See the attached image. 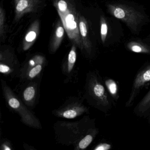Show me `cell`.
Returning a JSON list of instances; mask_svg holds the SVG:
<instances>
[{
  "mask_svg": "<svg viewBox=\"0 0 150 150\" xmlns=\"http://www.w3.org/2000/svg\"><path fill=\"white\" fill-rule=\"evenodd\" d=\"M37 95V87L35 84L27 87L23 92V99L26 104L31 105L34 104Z\"/></svg>",
  "mask_w": 150,
  "mask_h": 150,
  "instance_id": "cell-11",
  "label": "cell"
},
{
  "mask_svg": "<svg viewBox=\"0 0 150 150\" xmlns=\"http://www.w3.org/2000/svg\"><path fill=\"white\" fill-rule=\"evenodd\" d=\"M150 109V90L135 108V113L138 115H143Z\"/></svg>",
  "mask_w": 150,
  "mask_h": 150,
  "instance_id": "cell-12",
  "label": "cell"
},
{
  "mask_svg": "<svg viewBox=\"0 0 150 150\" xmlns=\"http://www.w3.org/2000/svg\"><path fill=\"white\" fill-rule=\"evenodd\" d=\"M43 64H38L26 72V76L29 80L33 79L38 76L42 70Z\"/></svg>",
  "mask_w": 150,
  "mask_h": 150,
  "instance_id": "cell-16",
  "label": "cell"
},
{
  "mask_svg": "<svg viewBox=\"0 0 150 150\" xmlns=\"http://www.w3.org/2000/svg\"><path fill=\"white\" fill-rule=\"evenodd\" d=\"M41 1L42 0H14L15 21L18 22L26 14L36 12Z\"/></svg>",
  "mask_w": 150,
  "mask_h": 150,
  "instance_id": "cell-6",
  "label": "cell"
},
{
  "mask_svg": "<svg viewBox=\"0 0 150 150\" xmlns=\"http://www.w3.org/2000/svg\"><path fill=\"white\" fill-rule=\"evenodd\" d=\"M65 31L64 25L61 21H59L56 25L55 32L50 44V50L51 52H56L61 45L64 39Z\"/></svg>",
  "mask_w": 150,
  "mask_h": 150,
  "instance_id": "cell-10",
  "label": "cell"
},
{
  "mask_svg": "<svg viewBox=\"0 0 150 150\" xmlns=\"http://www.w3.org/2000/svg\"><path fill=\"white\" fill-rule=\"evenodd\" d=\"M107 8L111 15L125 23L133 32L137 31L144 18L140 12L125 5L110 4L107 5Z\"/></svg>",
  "mask_w": 150,
  "mask_h": 150,
  "instance_id": "cell-3",
  "label": "cell"
},
{
  "mask_svg": "<svg viewBox=\"0 0 150 150\" xmlns=\"http://www.w3.org/2000/svg\"><path fill=\"white\" fill-rule=\"evenodd\" d=\"M108 32V26L104 16L100 17V36L103 43L104 44L107 38Z\"/></svg>",
  "mask_w": 150,
  "mask_h": 150,
  "instance_id": "cell-19",
  "label": "cell"
},
{
  "mask_svg": "<svg viewBox=\"0 0 150 150\" xmlns=\"http://www.w3.org/2000/svg\"><path fill=\"white\" fill-rule=\"evenodd\" d=\"M94 135L93 134H89L84 137L78 144L79 149H85L90 144L94 139Z\"/></svg>",
  "mask_w": 150,
  "mask_h": 150,
  "instance_id": "cell-20",
  "label": "cell"
},
{
  "mask_svg": "<svg viewBox=\"0 0 150 150\" xmlns=\"http://www.w3.org/2000/svg\"><path fill=\"white\" fill-rule=\"evenodd\" d=\"M112 146L108 143H101L95 147L94 150H108L111 149Z\"/></svg>",
  "mask_w": 150,
  "mask_h": 150,
  "instance_id": "cell-21",
  "label": "cell"
},
{
  "mask_svg": "<svg viewBox=\"0 0 150 150\" xmlns=\"http://www.w3.org/2000/svg\"><path fill=\"white\" fill-rule=\"evenodd\" d=\"M6 33V13L5 9L0 7V36L1 38H4Z\"/></svg>",
  "mask_w": 150,
  "mask_h": 150,
  "instance_id": "cell-18",
  "label": "cell"
},
{
  "mask_svg": "<svg viewBox=\"0 0 150 150\" xmlns=\"http://www.w3.org/2000/svg\"><path fill=\"white\" fill-rule=\"evenodd\" d=\"M79 28L83 49L88 54L92 52V44L88 36V24L86 18L79 15Z\"/></svg>",
  "mask_w": 150,
  "mask_h": 150,
  "instance_id": "cell-8",
  "label": "cell"
},
{
  "mask_svg": "<svg viewBox=\"0 0 150 150\" xmlns=\"http://www.w3.org/2000/svg\"><path fill=\"white\" fill-rule=\"evenodd\" d=\"M52 1L69 39L80 49L84 50L79 28V14L73 0Z\"/></svg>",
  "mask_w": 150,
  "mask_h": 150,
  "instance_id": "cell-1",
  "label": "cell"
},
{
  "mask_svg": "<svg viewBox=\"0 0 150 150\" xmlns=\"http://www.w3.org/2000/svg\"><path fill=\"white\" fill-rule=\"evenodd\" d=\"M150 82V64H149L141 69L136 75L129 98L126 103V107H130L132 105L140 89Z\"/></svg>",
  "mask_w": 150,
  "mask_h": 150,
  "instance_id": "cell-4",
  "label": "cell"
},
{
  "mask_svg": "<svg viewBox=\"0 0 150 150\" xmlns=\"http://www.w3.org/2000/svg\"><path fill=\"white\" fill-rule=\"evenodd\" d=\"M39 30L40 22L38 20H36L30 25L24 37L23 42V50H28L33 46L38 37Z\"/></svg>",
  "mask_w": 150,
  "mask_h": 150,
  "instance_id": "cell-7",
  "label": "cell"
},
{
  "mask_svg": "<svg viewBox=\"0 0 150 150\" xmlns=\"http://www.w3.org/2000/svg\"><path fill=\"white\" fill-rule=\"evenodd\" d=\"M105 84L110 94L114 99L117 100L119 97L117 83L114 80L109 79L105 81Z\"/></svg>",
  "mask_w": 150,
  "mask_h": 150,
  "instance_id": "cell-15",
  "label": "cell"
},
{
  "mask_svg": "<svg viewBox=\"0 0 150 150\" xmlns=\"http://www.w3.org/2000/svg\"><path fill=\"white\" fill-rule=\"evenodd\" d=\"M89 93L97 103L102 107H110V102L108 97L105 88L97 77L93 75L88 84Z\"/></svg>",
  "mask_w": 150,
  "mask_h": 150,
  "instance_id": "cell-5",
  "label": "cell"
},
{
  "mask_svg": "<svg viewBox=\"0 0 150 150\" xmlns=\"http://www.w3.org/2000/svg\"><path fill=\"white\" fill-rule=\"evenodd\" d=\"M45 58L41 55H36L29 60L26 66V72L38 64H43Z\"/></svg>",
  "mask_w": 150,
  "mask_h": 150,
  "instance_id": "cell-17",
  "label": "cell"
},
{
  "mask_svg": "<svg viewBox=\"0 0 150 150\" xmlns=\"http://www.w3.org/2000/svg\"><path fill=\"white\" fill-rule=\"evenodd\" d=\"M76 59H77L76 45L73 44L68 54V57H67V62L65 67L67 72L70 73L72 71L76 63Z\"/></svg>",
  "mask_w": 150,
  "mask_h": 150,
  "instance_id": "cell-14",
  "label": "cell"
},
{
  "mask_svg": "<svg viewBox=\"0 0 150 150\" xmlns=\"http://www.w3.org/2000/svg\"><path fill=\"white\" fill-rule=\"evenodd\" d=\"M127 46L129 50L135 53L150 54V47L138 42H129Z\"/></svg>",
  "mask_w": 150,
  "mask_h": 150,
  "instance_id": "cell-13",
  "label": "cell"
},
{
  "mask_svg": "<svg viewBox=\"0 0 150 150\" xmlns=\"http://www.w3.org/2000/svg\"><path fill=\"white\" fill-rule=\"evenodd\" d=\"M86 108L79 104H73L67 106L57 112L58 116L67 119H73L83 114Z\"/></svg>",
  "mask_w": 150,
  "mask_h": 150,
  "instance_id": "cell-9",
  "label": "cell"
},
{
  "mask_svg": "<svg viewBox=\"0 0 150 150\" xmlns=\"http://www.w3.org/2000/svg\"><path fill=\"white\" fill-rule=\"evenodd\" d=\"M2 89L8 105L20 115L22 121L26 125L34 128L41 129V124L36 117L27 109L22 102L15 94L12 89L2 81Z\"/></svg>",
  "mask_w": 150,
  "mask_h": 150,
  "instance_id": "cell-2",
  "label": "cell"
}]
</instances>
